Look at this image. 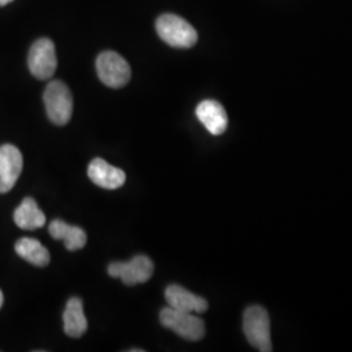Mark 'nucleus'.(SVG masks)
<instances>
[{
	"mask_svg": "<svg viewBox=\"0 0 352 352\" xmlns=\"http://www.w3.org/2000/svg\"><path fill=\"white\" fill-rule=\"evenodd\" d=\"M14 223L23 230H37L45 226L46 215L38 208L37 202L26 197L13 213Z\"/></svg>",
	"mask_w": 352,
	"mask_h": 352,
	"instance_id": "4468645a",
	"label": "nucleus"
},
{
	"mask_svg": "<svg viewBox=\"0 0 352 352\" xmlns=\"http://www.w3.org/2000/svg\"><path fill=\"white\" fill-rule=\"evenodd\" d=\"M107 270L110 277L119 278L126 286H136L151 279L154 265L148 256L139 254L126 263H113Z\"/></svg>",
	"mask_w": 352,
	"mask_h": 352,
	"instance_id": "0eeeda50",
	"label": "nucleus"
},
{
	"mask_svg": "<svg viewBox=\"0 0 352 352\" xmlns=\"http://www.w3.org/2000/svg\"><path fill=\"white\" fill-rule=\"evenodd\" d=\"M160 321L162 327L173 330L184 340L196 342L202 340L205 336V322L195 314L182 312L171 307H166L160 314Z\"/></svg>",
	"mask_w": 352,
	"mask_h": 352,
	"instance_id": "20e7f679",
	"label": "nucleus"
},
{
	"mask_svg": "<svg viewBox=\"0 0 352 352\" xmlns=\"http://www.w3.org/2000/svg\"><path fill=\"white\" fill-rule=\"evenodd\" d=\"M64 333L71 338H80L88 330V320L84 314L81 299L72 298L67 302L63 314Z\"/></svg>",
	"mask_w": 352,
	"mask_h": 352,
	"instance_id": "f8f14e48",
	"label": "nucleus"
},
{
	"mask_svg": "<svg viewBox=\"0 0 352 352\" xmlns=\"http://www.w3.org/2000/svg\"><path fill=\"white\" fill-rule=\"evenodd\" d=\"M164 298L168 307L182 312L200 315L209 308V304L204 298L177 285L168 286L164 291Z\"/></svg>",
	"mask_w": 352,
	"mask_h": 352,
	"instance_id": "1a4fd4ad",
	"label": "nucleus"
},
{
	"mask_svg": "<svg viewBox=\"0 0 352 352\" xmlns=\"http://www.w3.org/2000/svg\"><path fill=\"white\" fill-rule=\"evenodd\" d=\"M196 116L214 136L225 133L228 124V118L225 107L219 102L214 100L202 101L196 109Z\"/></svg>",
	"mask_w": 352,
	"mask_h": 352,
	"instance_id": "9b49d317",
	"label": "nucleus"
},
{
	"mask_svg": "<svg viewBox=\"0 0 352 352\" xmlns=\"http://www.w3.org/2000/svg\"><path fill=\"white\" fill-rule=\"evenodd\" d=\"M88 176L96 186L109 190L120 188L126 183V173L102 158H96L90 162Z\"/></svg>",
	"mask_w": 352,
	"mask_h": 352,
	"instance_id": "9d476101",
	"label": "nucleus"
},
{
	"mask_svg": "<svg viewBox=\"0 0 352 352\" xmlns=\"http://www.w3.org/2000/svg\"><path fill=\"white\" fill-rule=\"evenodd\" d=\"M28 65L38 80H49L58 67L55 45L50 38H41L33 43L28 56Z\"/></svg>",
	"mask_w": 352,
	"mask_h": 352,
	"instance_id": "423d86ee",
	"label": "nucleus"
},
{
	"mask_svg": "<svg viewBox=\"0 0 352 352\" xmlns=\"http://www.w3.org/2000/svg\"><path fill=\"white\" fill-rule=\"evenodd\" d=\"M11 1H13V0H0V6H7Z\"/></svg>",
	"mask_w": 352,
	"mask_h": 352,
	"instance_id": "dca6fc26",
	"label": "nucleus"
},
{
	"mask_svg": "<svg viewBox=\"0 0 352 352\" xmlns=\"http://www.w3.org/2000/svg\"><path fill=\"white\" fill-rule=\"evenodd\" d=\"M23 154L13 145L0 146V193H7L14 187L23 171Z\"/></svg>",
	"mask_w": 352,
	"mask_h": 352,
	"instance_id": "6e6552de",
	"label": "nucleus"
},
{
	"mask_svg": "<svg viewBox=\"0 0 352 352\" xmlns=\"http://www.w3.org/2000/svg\"><path fill=\"white\" fill-rule=\"evenodd\" d=\"M43 102L51 122L56 126H65L74 113V98L63 81L55 80L45 89Z\"/></svg>",
	"mask_w": 352,
	"mask_h": 352,
	"instance_id": "f03ea898",
	"label": "nucleus"
},
{
	"mask_svg": "<svg viewBox=\"0 0 352 352\" xmlns=\"http://www.w3.org/2000/svg\"><path fill=\"white\" fill-rule=\"evenodd\" d=\"M96 67L100 80L109 88H123L131 80L132 72L129 64L115 51H104L100 54Z\"/></svg>",
	"mask_w": 352,
	"mask_h": 352,
	"instance_id": "39448f33",
	"label": "nucleus"
},
{
	"mask_svg": "<svg viewBox=\"0 0 352 352\" xmlns=\"http://www.w3.org/2000/svg\"><path fill=\"white\" fill-rule=\"evenodd\" d=\"M3 302H4V296H3V292L0 291V308H1V305H3Z\"/></svg>",
	"mask_w": 352,
	"mask_h": 352,
	"instance_id": "f3484780",
	"label": "nucleus"
},
{
	"mask_svg": "<svg viewBox=\"0 0 352 352\" xmlns=\"http://www.w3.org/2000/svg\"><path fill=\"white\" fill-rule=\"evenodd\" d=\"M155 29L164 42L177 49L193 47L199 39L196 29L188 21L173 13L160 16Z\"/></svg>",
	"mask_w": 352,
	"mask_h": 352,
	"instance_id": "f257e3e1",
	"label": "nucleus"
},
{
	"mask_svg": "<svg viewBox=\"0 0 352 352\" xmlns=\"http://www.w3.org/2000/svg\"><path fill=\"white\" fill-rule=\"evenodd\" d=\"M243 330L248 342L258 351L270 352L273 350L270 320L263 307L252 305L245 309L243 316Z\"/></svg>",
	"mask_w": 352,
	"mask_h": 352,
	"instance_id": "7ed1b4c3",
	"label": "nucleus"
},
{
	"mask_svg": "<svg viewBox=\"0 0 352 352\" xmlns=\"http://www.w3.org/2000/svg\"><path fill=\"white\" fill-rule=\"evenodd\" d=\"M14 251L21 258L38 267L50 264V253L37 239L21 238L17 240L14 244Z\"/></svg>",
	"mask_w": 352,
	"mask_h": 352,
	"instance_id": "2eb2a0df",
	"label": "nucleus"
},
{
	"mask_svg": "<svg viewBox=\"0 0 352 352\" xmlns=\"http://www.w3.org/2000/svg\"><path fill=\"white\" fill-rule=\"evenodd\" d=\"M51 238L55 240H63L64 245L68 251L75 252L81 250L87 244V234L82 228L65 223L64 221H52L49 226Z\"/></svg>",
	"mask_w": 352,
	"mask_h": 352,
	"instance_id": "ddd939ff",
	"label": "nucleus"
}]
</instances>
